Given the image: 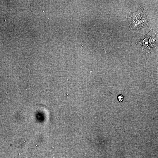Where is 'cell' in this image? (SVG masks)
<instances>
[{"label":"cell","instance_id":"7a4b0ae2","mask_svg":"<svg viewBox=\"0 0 158 158\" xmlns=\"http://www.w3.org/2000/svg\"><path fill=\"white\" fill-rule=\"evenodd\" d=\"M157 34L151 30L141 38L138 43L142 50L148 53L151 52L157 44Z\"/></svg>","mask_w":158,"mask_h":158},{"label":"cell","instance_id":"6da1fadb","mask_svg":"<svg viewBox=\"0 0 158 158\" xmlns=\"http://www.w3.org/2000/svg\"><path fill=\"white\" fill-rule=\"evenodd\" d=\"M127 19L128 28L130 31L138 30L148 26L147 16L142 6L137 11L129 13Z\"/></svg>","mask_w":158,"mask_h":158},{"label":"cell","instance_id":"3957f363","mask_svg":"<svg viewBox=\"0 0 158 158\" xmlns=\"http://www.w3.org/2000/svg\"><path fill=\"white\" fill-rule=\"evenodd\" d=\"M118 99L119 101L122 102L123 100V97L122 95H119L118 97Z\"/></svg>","mask_w":158,"mask_h":158}]
</instances>
